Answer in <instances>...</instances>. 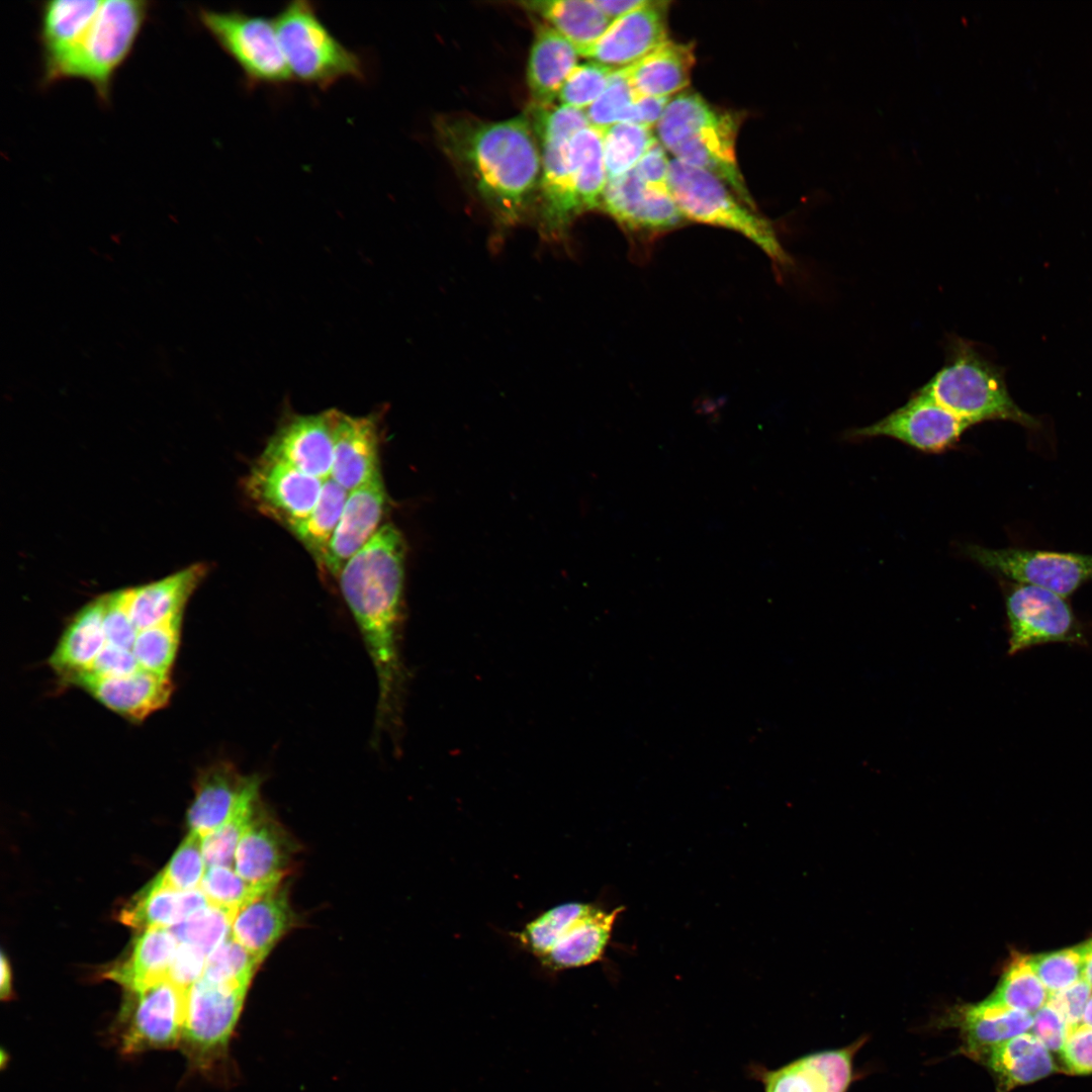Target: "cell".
<instances>
[{"mask_svg": "<svg viewBox=\"0 0 1092 1092\" xmlns=\"http://www.w3.org/2000/svg\"><path fill=\"white\" fill-rule=\"evenodd\" d=\"M406 543L391 523L344 565L338 575L342 596L373 664L378 687L374 736L399 729L405 670L400 642Z\"/></svg>", "mask_w": 1092, "mask_h": 1092, "instance_id": "6da1fadb", "label": "cell"}, {"mask_svg": "<svg viewBox=\"0 0 1092 1092\" xmlns=\"http://www.w3.org/2000/svg\"><path fill=\"white\" fill-rule=\"evenodd\" d=\"M439 145L470 188L504 226L517 223L537 191L541 151L528 114L483 121H436Z\"/></svg>", "mask_w": 1092, "mask_h": 1092, "instance_id": "7a4b0ae2", "label": "cell"}, {"mask_svg": "<svg viewBox=\"0 0 1092 1092\" xmlns=\"http://www.w3.org/2000/svg\"><path fill=\"white\" fill-rule=\"evenodd\" d=\"M741 121L739 113L719 109L699 93L685 91L668 101L656 130L675 159L714 174L755 207L736 160Z\"/></svg>", "mask_w": 1092, "mask_h": 1092, "instance_id": "3957f363", "label": "cell"}, {"mask_svg": "<svg viewBox=\"0 0 1092 1092\" xmlns=\"http://www.w3.org/2000/svg\"><path fill=\"white\" fill-rule=\"evenodd\" d=\"M942 367L921 388L968 423L1005 420L1028 428L1037 421L1011 398L1002 373L968 340L950 336Z\"/></svg>", "mask_w": 1092, "mask_h": 1092, "instance_id": "277c9868", "label": "cell"}, {"mask_svg": "<svg viewBox=\"0 0 1092 1092\" xmlns=\"http://www.w3.org/2000/svg\"><path fill=\"white\" fill-rule=\"evenodd\" d=\"M668 183L687 220L736 232L760 248L778 270L791 268L792 259L770 221L717 176L674 158L669 164Z\"/></svg>", "mask_w": 1092, "mask_h": 1092, "instance_id": "5b68a950", "label": "cell"}, {"mask_svg": "<svg viewBox=\"0 0 1092 1092\" xmlns=\"http://www.w3.org/2000/svg\"><path fill=\"white\" fill-rule=\"evenodd\" d=\"M152 5L144 0L102 1L80 42L55 74L53 84L81 79L92 86L99 102L107 105L114 78L131 55Z\"/></svg>", "mask_w": 1092, "mask_h": 1092, "instance_id": "8992f818", "label": "cell"}, {"mask_svg": "<svg viewBox=\"0 0 1092 1092\" xmlns=\"http://www.w3.org/2000/svg\"><path fill=\"white\" fill-rule=\"evenodd\" d=\"M273 19L293 80L327 89L344 78L366 79L363 58L334 35L312 2L289 1Z\"/></svg>", "mask_w": 1092, "mask_h": 1092, "instance_id": "52a82bcc", "label": "cell"}, {"mask_svg": "<svg viewBox=\"0 0 1092 1092\" xmlns=\"http://www.w3.org/2000/svg\"><path fill=\"white\" fill-rule=\"evenodd\" d=\"M197 19L238 65L249 87L281 86L293 80L273 18L199 7Z\"/></svg>", "mask_w": 1092, "mask_h": 1092, "instance_id": "ba28073f", "label": "cell"}, {"mask_svg": "<svg viewBox=\"0 0 1092 1092\" xmlns=\"http://www.w3.org/2000/svg\"><path fill=\"white\" fill-rule=\"evenodd\" d=\"M249 988L203 978L188 988L180 1044L193 1069L208 1073L228 1060Z\"/></svg>", "mask_w": 1092, "mask_h": 1092, "instance_id": "9c48e42d", "label": "cell"}, {"mask_svg": "<svg viewBox=\"0 0 1092 1092\" xmlns=\"http://www.w3.org/2000/svg\"><path fill=\"white\" fill-rule=\"evenodd\" d=\"M600 209L622 228L639 259L647 258L658 238L687 222L670 190L647 185L635 169L608 181Z\"/></svg>", "mask_w": 1092, "mask_h": 1092, "instance_id": "30bf717a", "label": "cell"}, {"mask_svg": "<svg viewBox=\"0 0 1092 1092\" xmlns=\"http://www.w3.org/2000/svg\"><path fill=\"white\" fill-rule=\"evenodd\" d=\"M187 991L170 979L126 991L116 1027L120 1051L133 1055L179 1045Z\"/></svg>", "mask_w": 1092, "mask_h": 1092, "instance_id": "8fae6325", "label": "cell"}, {"mask_svg": "<svg viewBox=\"0 0 1092 1092\" xmlns=\"http://www.w3.org/2000/svg\"><path fill=\"white\" fill-rule=\"evenodd\" d=\"M1008 654L1045 643L1087 645L1083 626L1066 598L1026 583L1015 582L1006 593Z\"/></svg>", "mask_w": 1092, "mask_h": 1092, "instance_id": "7c38bea8", "label": "cell"}, {"mask_svg": "<svg viewBox=\"0 0 1092 1092\" xmlns=\"http://www.w3.org/2000/svg\"><path fill=\"white\" fill-rule=\"evenodd\" d=\"M966 551L970 558L989 570L1064 598L1092 580V554L1021 548L991 549L979 545H970Z\"/></svg>", "mask_w": 1092, "mask_h": 1092, "instance_id": "4fadbf2b", "label": "cell"}, {"mask_svg": "<svg viewBox=\"0 0 1092 1092\" xmlns=\"http://www.w3.org/2000/svg\"><path fill=\"white\" fill-rule=\"evenodd\" d=\"M324 481L284 462L261 455L243 480L255 508L287 530L314 508Z\"/></svg>", "mask_w": 1092, "mask_h": 1092, "instance_id": "5bb4252c", "label": "cell"}, {"mask_svg": "<svg viewBox=\"0 0 1092 1092\" xmlns=\"http://www.w3.org/2000/svg\"><path fill=\"white\" fill-rule=\"evenodd\" d=\"M971 426L937 403L921 387L883 419L852 430L849 438L889 437L925 452L953 445Z\"/></svg>", "mask_w": 1092, "mask_h": 1092, "instance_id": "9a60e30c", "label": "cell"}, {"mask_svg": "<svg viewBox=\"0 0 1092 1092\" xmlns=\"http://www.w3.org/2000/svg\"><path fill=\"white\" fill-rule=\"evenodd\" d=\"M341 411L286 413L269 438L263 456L284 462L323 481L331 476L335 431Z\"/></svg>", "mask_w": 1092, "mask_h": 1092, "instance_id": "2e32d148", "label": "cell"}, {"mask_svg": "<svg viewBox=\"0 0 1092 1092\" xmlns=\"http://www.w3.org/2000/svg\"><path fill=\"white\" fill-rule=\"evenodd\" d=\"M536 135L541 151L540 229L543 237L559 242L567 237L574 218L582 213L569 158L572 136L551 132Z\"/></svg>", "mask_w": 1092, "mask_h": 1092, "instance_id": "e0dca14e", "label": "cell"}, {"mask_svg": "<svg viewBox=\"0 0 1092 1092\" xmlns=\"http://www.w3.org/2000/svg\"><path fill=\"white\" fill-rule=\"evenodd\" d=\"M260 775H243L233 763L218 761L201 770L187 812L190 831L202 837L246 806L261 799Z\"/></svg>", "mask_w": 1092, "mask_h": 1092, "instance_id": "ac0fdd59", "label": "cell"}, {"mask_svg": "<svg viewBox=\"0 0 1092 1092\" xmlns=\"http://www.w3.org/2000/svg\"><path fill=\"white\" fill-rule=\"evenodd\" d=\"M669 2L647 0L617 18L579 56L615 70L629 67L667 41Z\"/></svg>", "mask_w": 1092, "mask_h": 1092, "instance_id": "d6986e66", "label": "cell"}, {"mask_svg": "<svg viewBox=\"0 0 1092 1092\" xmlns=\"http://www.w3.org/2000/svg\"><path fill=\"white\" fill-rule=\"evenodd\" d=\"M297 848L289 832L262 802L239 842L234 869L249 883L273 889L289 873Z\"/></svg>", "mask_w": 1092, "mask_h": 1092, "instance_id": "ffe728a7", "label": "cell"}, {"mask_svg": "<svg viewBox=\"0 0 1092 1092\" xmlns=\"http://www.w3.org/2000/svg\"><path fill=\"white\" fill-rule=\"evenodd\" d=\"M1033 1015L988 1000L956 1005L939 1019L938 1026L959 1030V1053L982 1064L1004 1041L1031 1029Z\"/></svg>", "mask_w": 1092, "mask_h": 1092, "instance_id": "44dd1931", "label": "cell"}, {"mask_svg": "<svg viewBox=\"0 0 1092 1092\" xmlns=\"http://www.w3.org/2000/svg\"><path fill=\"white\" fill-rule=\"evenodd\" d=\"M387 504L388 495L381 475L349 491L324 558V572L338 578L344 565L381 528Z\"/></svg>", "mask_w": 1092, "mask_h": 1092, "instance_id": "7402d4cb", "label": "cell"}, {"mask_svg": "<svg viewBox=\"0 0 1092 1092\" xmlns=\"http://www.w3.org/2000/svg\"><path fill=\"white\" fill-rule=\"evenodd\" d=\"M380 423L381 412L356 417L341 411L330 478L348 491L381 475Z\"/></svg>", "mask_w": 1092, "mask_h": 1092, "instance_id": "603a6c76", "label": "cell"}, {"mask_svg": "<svg viewBox=\"0 0 1092 1092\" xmlns=\"http://www.w3.org/2000/svg\"><path fill=\"white\" fill-rule=\"evenodd\" d=\"M866 1040L860 1037L844 1048L813 1053L765 1072V1092H846L853 1080L854 1057Z\"/></svg>", "mask_w": 1092, "mask_h": 1092, "instance_id": "cb8c5ba5", "label": "cell"}, {"mask_svg": "<svg viewBox=\"0 0 1092 1092\" xmlns=\"http://www.w3.org/2000/svg\"><path fill=\"white\" fill-rule=\"evenodd\" d=\"M101 4L100 0H52L39 4L41 88L52 86L55 74L80 42Z\"/></svg>", "mask_w": 1092, "mask_h": 1092, "instance_id": "d4e9b609", "label": "cell"}, {"mask_svg": "<svg viewBox=\"0 0 1092 1092\" xmlns=\"http://www.w3.org/2000/svg\"><path fill=\"white\" fill-rule=\"evenodd\" d=\"M67 680L84 689L108 709L132 721H142L164 708L169 703L173 690L169 676L141 668L119 677L81 673Z\"/></svg>", "mask_w": 1092, "mask_h": 1092, "instance_id": "484cf974", "label": "cell"}, {"mask_svg": "<svg viewBox=\"0 0 1092 1092\" xmlns=\"http://www.w3.org/2000/svg\"><path fill=\"white\" fill-rule=\"evenodd\" d=\"M297 922L288 890L281 884L242 906L234 915L231 934L263 962Z\"/></svg>", "mask_w": 1092, "mask_h": 1092, "instance_id": "4316f807", "label": "cell"}, {"mask_svg": "<svg viewBox=\"0 0 1092 1092\" xmlns=\"http://www.w3.org/2000/svg\"><path fill=\"white\" fill-rule=\"evenodd\" d=\"M207 571L206 564L197 563L160 580L124 589L126 608L139 632L181 618Z\"/></svg>", "mask_w": 1092, "mask_h": 1092, "instance_id": "83f0119b", "label": "cell"}, {"mask_svg": "<svg viewBox=\"0 0 1092 1092\" xmlns=\"http://www.w3.org/2000/svg\"><path fill=\"white\" fill-rule=\"evenodd\" d=\"M577 56L575 47L552 26L537 25L527 66L531 106L552 105L568 75L577 66Z\"/></svg>", "mask_w": 1092, "mask_h": 1092, "instance_id": "f1b7e54d", "label": "cell"}, {"mask_svg": "<svg viewBox=\"0 0 1092 1092\" xmlns=\"http://www.w3.org/2000/svg\"><path fill=\"white\" fill-rule=\"evenodd\" d=\"M209 904L199 888L176 890L157 876L121 909L119 920L140 930L170 928Z\"/></svg>", "mask_w": 1092, "mask_h": 1092, "instance_id": "f546056e", "label": "cell"}, {"mask_svg": "<svg viewBox=\"0 0 1092 1092\" xmlns=\"http://www.w3.org/2000/svg\"><path fill=\"white\" fill-rule=\"evenodd\" d=\"M695 62L693 43L668 39L635 64L623 69L637 97L668 98L690 84Z\"/></svg>", "mask_w": 1092, "mask_h": 1092, "instance_id": "4dcf8cb0", "label": "cell"}, {"mask_svg": "<svg viewBox=\"0 0 1092 1092\" xmlns=\"http://www.w3.org/2000/svg\"><path fill=\"white\" fill-rule=\"evenodd\" d=\"M178 947V940L169 928L155 927L142 930L131 943L129 951L120 962L104 973L125 991H135L165 979Z\"/></svg>", "mask_w": 1092, "mask_h": 1092, "instance_id": "1f68e13d", "label": "cell"}, {"mask_svg": "<svg viewBox=\"0 0 1092 1092\" xmlns=\"http://www.w3.org/2000/svg\"><path fill=\"white\" fill-rule=\"evenodd\" d=\"M991 1072L996 1092L1035 1082L1058 1068L1051 1052L1031 1032L1016 1035L996 1046L982 1062Z\"/></svg>", "mask_w": 1092, "mask_h": 1092, "instance_id": "d6a6232c", "label": "cell"}, {"mask_svg": "<svg viewBox=\"0 0 1092 1092\" xmlns=\"http://www.w3.org/2000/svg\"><path fill=\"white\" fill-rule=\"evenodd\" d=\"M623 910L618 907L605 911L595 906L574 922L550 951L540 960L551 971H562L590 965L601 960L609 943L613 925Z\"/></svg>", "mask_w": 1092, "mask_h": 1092, "instance_id": "836d02e7", "label": "cell"}, {"mask_svg": "<svg viewBox=\"0 0 1092 1092\" xmlns=\"http://www.w3.org/2000/svg\"><path fill=\"white\" fill-rule=\"evenodd\" d=\"M103 597L84 606L72 619L50 658L65 679L87 672L106 645Z\"/></svg>", "mask_w": 1092, "mask_h": 1092, "instance_id": "e575fe53", "label": "cell"}, {"mask_svg": "<svg viewBox=\"0 0 1092 1092\" xmlns=\"http://www.w3.org/2000/svg\"><path fill=\"white\" fill-rule=\"evenodd\" d=\"M522 4L566 37L578 55L596 42L613 23L595 0L527 1Z\"/></svg>", "mask_w": 1092, "mask_h": 1092, "instance_id": "d590c367", "label": "cell"}, {"mask_svg": "<svg viewBox=\"0 0 1092 1092\" xmlns=\"http://www.w3.org/2000/svg\"><path fill=\"white\" fill-rule=\"evenodd\" d=\"M569 158L582 212L600 209L608 178L602 130L588 125L577 131L569 143Z\"/></svg>", "mask_w": 1092, "mask_h": 1092, "instance_id": "8d00e7d4", "label": "cell"}, {"mask_svg": "<svg viewBox=\"0 0 1092 1092\" xmlns=\"http://www.w3.org/2000/svg\"><path fill=\"white\" fill-rule=\"evenodd\" d=\"M349 491L329 478L311 512L288 531L299 541L322 569L324 558L340 521Z\"/></svg>", "mask_w": 1092, "mask_h": 1092, "instance_id": "74e56055", "label": "cell"}, {"mask_svg": "<svg viewBox=\"0 0 1092 1092\" xmlns=\"http://www.w3.org/2000/svg\"><path fill=\"white\" fill-rule=\"evenodd\" d=\"M1049 996L1050 993L1027 964L1026 956H1017L986 1000L1033 1015L1046 1004Z\"/></svg>", "mask_w": 1092, "mask_h": 1092, "instance_id": "f35d334b", "label": "cell"}, {"mask_svg": "<svg viewBox=\"0 0 1092 1092\" xmlns=\"http://www.w3.org/2000/svg\"><path fill=\"white\" fill-rule=\"evenodd\" d=\"M603 132L604 159L609 180L636 167L657 141L652 128L629 122L613 124Z\"/></svg>", "mask_w": 1092, "mask_h": 1092, "instance_id": "ab89813d", "label": "cell"}, {"mask_svg": "<svg viewBox=\"0 0 1092 1092\" xmlns=\"http://www.w3.org/2000/svg\"><path fill=\"white\" fill-rule=\"evenodd\" d=\"M595 906L568 902L544 911L518 933L520 943L539 960L543 959L566 930Z\"/></svg>", "mask_w": 1092, "mask_h": 1092, "instance_id": "60d3db41", "label": "cell"}, {"mask_svg": "<svg viewBox=\"0 0 1092 1092\" xmlns=\"http://www.w3.org/2000/svg\"><path fill=\"white\" fill-rule=\"evenodd\" d=\"M1091 947L1092 938L1072 947L1026 956V962L1052 994L1083 979L1085 960Z\"/></svg>", "mask_w": 1092, "mask_h": 1092, "instance_id": "b9f144b4", "label": "cell"}, {"mask_svg": "<svg viewBox=\"0 0 1092 1092\" xmlns=\"http://www.w3.org/2000/svg\"><path fill=\"white\" fill-rule=\"evenodd\" d=\"M181 618L141 630L132 653L141 669L169 676L179 643Z\"/></svg>", "mask_w": 1092, "mask_h": 1092, "instance_id": "7bdbcfd3", "label": "cell"}, {"mask_svg": "<svg viewBox=\"0 0 1092 1092\" xmlns=\"http://www.w3.org/2000/svg\"><path fill=\"white\" fill-rule=\"evenodd\" d=\"M235 912L209 904L170 927L178 941L201 949L207 957L231 934Z\"/></svg>", "mask_w": 1092, "mask_h": 1092, "instance_id": "ee69618b", "label": "cell"}, {"mask_svg": "<svg viewBox=\"0 0 1092 1092\" xmlns=\"http://www.w3.org/2000/svg\"><path fill=\"white\" fill-rule=\"evenodd\" d=\"M262 962L230 934L208 957L202 978L250 987Z\"/></svg>", "mask_w": 1092, "mask_h": 1092, "instance_id": "f6af8a7d", "label": "cell"}, {"mask_svg": "<svg viewBox=\"0 0 1092 1092\" xmlns=\"http://www.w3.org/2000/svg\"><path fill=\"white\" fill-rule=\"evenodd\" d=\"M199 889L210 904L235 913L242 906L268 891L243 879L233 867L219 866L206 869Z\"/></svg>", "mask_w": 1092, "mask_h": 1092, "instance_id": "bcb514c9", "label": "cell"}, {"mask_svg": "<svg viewBox=\"0 0 1092 1092\" xmlns=\"http://www.w3.org/2000/svg\"><path fill=\"white\" fill-rule=\"evenodd\" d=\"M262 800L246 806L225 823L202 837V853L207 868L233 867L237 847Z\"/></svg>", "mask_w": 1092, "mask_h": 1092, "instance_id": "7dc6e473", "label": "cell"}, {"mask_svg": "<svg viewBox=\"0 0 1092 1092\" xmlns=\"http://www.w3.org/2000/svg\"><path fill=\"white\" fill-rule=\"evenodd\" d=\"M205 866L202 836L190 831L158 876L170 888L189 891L199 888L206 871Z\"/></svg>", "mask_w": 1092, "mask_h": 1092, "instance_id": "c3c4849f", "label": "cell"}, {"mask_svg": "<svg viewBox=\"0 0 1092 1092\" xmlns=\"http://www.w3.org/2000/svg\"><path fill=\"white\" fill-rule=\"evenodd\" d=\"M615 69L589 62L577 65L565 80L559 100L564 106L588 108L605 91Z\"/></svg>", "mask_w": 1092, "mask_h": 1092, "instance_id": "681fc988", "label": "cell"}, {"mask_svg": "<svg viewBox=\"0 0 1092 1092\" xmlns=\"http://www.w3.org/2000/svg\"><path fill=\"white\" fill-rule=\"evenodd\" d=\"M637 98L624 69L615 70L605 91L585 111L589 124L604 130L622 122Z\"/></svg>", "mask_w": 1092, "mask_h": 1092, "instance_id": "f907efd6", "label": "cell"}, {"mask_svg": "<svg viewBox=\"0 0 1092 1092\" xmlns=\"http://www.w3.org/2000/svg\"><path fill=\"white\" fill-rule=\"evenodd\" d=\"M103 628L107 644L132 649L139 630L127 611L124 589L103 596Z\"/></svg>", "mask_w": 1092, "mask_h": 1092, "instance_id": "816d5d0a", "label": "cell"}, {"mask_svg": "<svg viewBox=\"0 0 1092 1092\" xmlns=\"http://www.w3.org/2000/svg\"><path fill=\"white\" fill-rule=\"evenodd\" d=\"M1066 1072L1076 1075L1092 1073V1027L1080 1023L1069 1029L1060 1056Z\"/></svg>", "mask_w": 1092, "mask_h": 1092, "instance_id": "f5cc1de1", "label": "cell"}, {"mask_svg": "<svg viewBox=\"0 0 1092 1092\" xmlns=\"http://www.w3.org/2000/svg\"><path fill=\"white\" fill-rule=\"evenodd\" d=\"M1069 1029L1070 1027L1061 1013L1048 1003L1033 1014L1031 1033L1051 1053L1053 1052L1059 1057L1066 1042Z\"/></svg>", "mask_w": 1092, "mask_h": 1092, "instance_id": "db71d44e", "label": "cell"}, {"mask_svg": "<svg viewBox=\"0 0 1092 1092\" xmlns=\"http://www.w3.org/2000/svg\"><path fill=\"white\" fill-rule=\"evenodd\" d=\"M207 956L198 947L181 942L169 969V979L188 989L202 978Z\"/></svg>", "mask_w": 1092, "mask_h": 1092, "instance_id": "11a10c76", "label": "cell"}, {"mask_svg": "<svg viewBox=\"0 0 1092 1092\" xmlns=\"http://www.w3.org/2000/svg\"><path fill=\"white\" fill-rule=\"evenodd\" d=\"M1092 995V987L1080 980L1067 989L1050 994L1048 1004L1061 1013L1069 1027L1082 1023L1086 1004Z\"/></svg>", "mask_w": 1092, "mask_h": 1092, "instance_id": "9f6ffc18", "label": "cell"}, {"mask_svg": "<svg viewBox=\"0 0 1092 1092\" xmlns=\"http://www.w3.org/2000/svg\"><path fill=\"white\" fill-rule=\"evenodd\" d=\"M139 669V663L131 650L106 643L85 673L101 677H119L129 675Z\"/></svg>", "mask_w": 1092, "mask_h": 1092, "instance_id": "6f0895ef", "label": "cell"}, {"mask_svg": "<svg viewBox=\"0 0 1092 1092\" xmlns=\"http://www.w3.org/2000/svg\"><path fill=\"white\" fill-rule=\"evenodd\" d=\"M669 164L664 147L656 141L634 168L638 176L649 186L669 190Z\"/></svg>", "mask_w": 1092, "mask_h": 1092, "instance_id": "680465c9", "label": "cell"}, {"mask_svg": "<svg viewBox=\"0 0 1092 1092\" xmlns=\"http://www.w3.org/2000/svg\"><path fill=\"white\" fill-rule=\"evenodd\" d=\"M668 98L638 97L626 112L622 122L635 123L652 128L658 123Z\"/></svg>", "mask_w": 1092, "mask_h": 1092, "instance_id": "91938a15", "label": "cell"}, {"mask_svg": "<svg viewBox=\"0 0 1092 1092\" xmlns=\"http://www.w3.org/2000/svg\"><path fill=\"white\" fill-rule=\"evenodd\" d=\"M595 2L614 21L642 6L646 0H595Z\"/></svg>", "mask_w": 1092, "mask_h": 1092, "instance_id": "94428289", "label": "cell"}, {"mask_svg": "<svg viewBox=\"0 0 1092 1092\" xmlns=\"http://www.w3.org/2000/svg\"><path fill=\"white\" fill-rule=\"evenodd\" d=\"M0 969V996L2 1000H10L13 996L12 975L9 962L3 952L1 953Z\"/></svg>", "mask_w": 1092, "mask_h": 1092, "instance_id": "6125c7cd", "label": "cell"}, {"mask_svg": "<svg viewBox=\"0 0 1092 1092\" xmlns=\"http://www.w3.org/2000/svg\"><path fill=\"white\" fill-rule=\"evenodd\" d=\"M1083 979L1092 987V947L1085 960Z\"/></svg>", "mask_w": 1092, "mask_h": 1092, "instance_id": "be15d7a7", "label": "cell"}, {"mask_svg": "<svg viewBox=\"0 0 1092 1092\" xmlns=\"http://www.w3.org/2000/svg\"><path fill=\"white\" fill-rule=\"evenodd\" d=\"M1082 1023L1092 1027V995L1090 996L1082 1017Z\"/></svg>", "mask_w": 1092, "mask_h": 1092, "instance_id": "e7e4bbea", "label": "cell"}]
</instances>
